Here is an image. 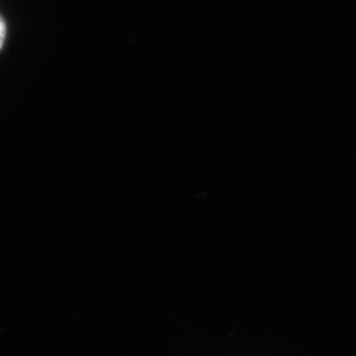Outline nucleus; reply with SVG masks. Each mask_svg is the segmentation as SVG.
I'll return each mask as SVG.
<instances>
[{
    "label": "nucleus",
    "instance_id": "f257e3e1",
    "mask_svg": "<svg viewBox=\"0 0 356 356\" xmlns=\"http://www.w3.org/2000/svg\"><path fill=\"white\" fill-rule=\"evenodd\" d=\"M6 38H7V23L4 17L0 15V51L6 44Z\"/></svg>",
    "mask_w": 356,
    "mask_h": 356
}]
</instances>
